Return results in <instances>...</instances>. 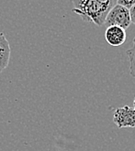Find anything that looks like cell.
<instances>
[{
  "instance_id": "obj_1",
  "label": "cell",
  "mask_w": 135,
  "mask_h": 151,
  "mask_svg": "<svg viewBox=\"0 0 135 151\" xmlns=\"http://www.w3.org/2000/svg\"><path fill=\"white\" fill-rule=\"evenodd\" d=\"M117 0H73V12L84 21L101 26Z\"/></svg>"
},
{
  "instance_id": "obj_2",
  "label": "cell",
  "mask_w": 135,
  "mask_h": 151,
  "mask_svg": "<svg viewBox=\"0 0 135 151\" xmlns=\"http://www.w3.org/2000/svg\"><path fill=\"white\" fill-rule=\"evenodd\" d=\"M131 23L129 10L116 4L107 13L104 24L106 27L119 26L124 30H126L130 26Z\"/></svg>"
},
{
  "instance_id": "obj_3",
  "label": "cell",
  "mask_w": 135,
  "mask_h": 151,
  "mask_svg": "<svg viewBox=\"0 0 135 151\" xmlns=\"http://www.w3.org/2000/svg\"><path fill=\"white\" fill-rule=\"evenodd\" d=\"M113 121L119 129L135 128V109L127 105L117 109L114 111Z\"/></svg>"
},
{
  "instance_id": "obj_4",
  "label": "cell",
  "mask_w": 135,
  "mask_h": 151,
  "mask_svg": "<svg viewBox=\"0 0 135 151\" xmlns=\"http://www.w3.org/2000/svg\"><path fill=\"white\" fill-rule=\"evenodd\" d=\"M126 31L119 26H109L105 32L106 41L111 46L122 45L126 40Z\"/></svg>"
},
{
  "instance_id": "obj_5",
  "label": "cell",
  "mask_w": 135,
  "mask_h": 151,
  "mask_svg": "<svg viewBox=\"0 0 135 151\" xmlns=\"http://www.w3.org/2000/svg\"><path fill=\"white\" fill-rule=\"evenodd\" d=\"M11 58V47L6 37L0 32V73L3 72L9 65Z\"/></svg>"
},
{
  "instance_id": "obj_6",
  "label": "cell",
  "mask_w": 135,
  "mask_h": 151,
  "mask_svg": "<svg viewBox=\"0 0 135 151\" xmlns=\"http://www.w3.org/2000/svg\"><path fill=\"white\" fill-rule=\"evenodd\" d=\"M126 55L129 59V70H130V74L135 78V38L134 39V45L131 49L126 50Z\"/></svg>"
},
{
  "instance_id": "obj_7",
  "label": "cell",
  "mask_w": 135,
  "mask_h": 151,
  "mask_svg": "<svg viewBox=\"0 0 135 151\" xmlns=\"http://www.w3.org/2000/svg\"><path fill=\"white\" fill-rule=\"evenodd\" d=\"M116 4L130 10L135 4V0H117Z\"/></svg>"
},
{
  "instance_id": "obj_8",
  "label": "cell",
  "mask_w": 135,
  "mask_h": 151,
  "mask_svg": "<svg viewBox=\"0 0 135 151\" xmlns=\"http://www.w3.org/2000/svg\"><path fill=\"white\" fill-rule=\"evenodd\" d=\"M130 12V17H131V22L135 24V4L129 10Z\"/></svg>"
},
{
  "instance_id": "obj_9",
  "label": "cell",
  "mask_w": 135,
  "mask_h": 151,
  "mask_svg": "<svg viewBox=\"0 0 135 151\" xmlns=\"http://www.w3.org/2000/svg\"><path fill=\"white\" fill-rule=\"evenodd\" d=\"M134 109H135V97H134Z\"/></svg>"
}]
</instances>
